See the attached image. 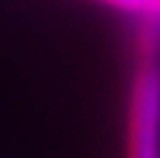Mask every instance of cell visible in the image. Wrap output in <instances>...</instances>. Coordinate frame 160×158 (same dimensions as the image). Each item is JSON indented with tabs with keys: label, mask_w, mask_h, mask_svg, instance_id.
<instances>
[{
	"label": "cell",
	"mask_w": 160,
	"mask_h": 158,
	"mask_svg": "<svg viewBox=\"0 0 160 158\" xmlns=\"http://www.w3.org/2000/svg\"><path fill=\"white\" fill-rule=\"evenodd\" d=\"M130 158L160 156V21L141 19V55L132 87Z\"/></svg>",
	"instance_id": "1"
},
{
	"label": "cell",
	"mask_w": 160,
	"mask_h": 158,
	"mask_svg": "<svg viewBox=\"0 0 160 158\" xmlns=\"http://www.w3.org/2000/svg\"><path fill=\"white\" fill-rule=\"evenodd\" d=\"M97 3L113 7L118 12H125V14H134L139 19H144L148 14V5H151V0H97Z\"/></svg>",
	"instance_id": "2"
}]
</instances>
